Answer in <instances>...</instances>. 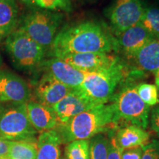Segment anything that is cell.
Wrapping results in <instances>:
<instances>
[{
	"label": "cell",
	"instance_id": "1",
	"mask_svg": "<svg viewBox=\"0 0 159 159\" xmlns=\"http://www.w3.org/2000/svg\"><path fill=\"white\" fill-rule=\"evenodd\" d=\"M52 52L54 57L74 53L117 51L116 40L99 24L85 21L65 27L55 36Z\"/></svg>",
	"mask_w": 159,
	"mask_h": 159
},
{
	"label": "cell",
	"instance_id": "2",
	"mask_svg": "<svg viewBox=\"0 0 159 159\" xmlns=\"http://www.w3.org/2000/svg\"><path fill=\"white\" fill-rule=\"evenodd\" d=\"M119 122L114 104H104L83 111L65 124L57 125L56 130L62 143L69 144L75 140H89L96 135L114 130Z\"/></svg>",
	"mask_w": 159,
	"mask_h": 159
},
{
	"label": "cell",
	"instance_id": "3",
	"mask_svg": "<svg viewBox=\"0 0 159 159\" xmlns=\"http://www.w3.org/2000/svg\"><path fill=\"white\" fill-rule=\"evenodd\" d=\"M124 75V67L118 61L108 69L86 73L83 83L77 89L94 105L107 104L114 97V92Z\"/></svg>",
	"mask_w": 159,
	"mask_h": 159
},
{
	"label": "cell",
	"instance_id": "4",
	"mask_svg": "<svg viewBox=\"0 0 159 159\" xmlns=\"http://www.w3.org/2000/svg\"><path fill=\"white\" fill-rule=\"evenodd\" d=\"M27 103L10 102L2 105L0 111V138L12 142H35L37 131L30 122Z\"/></svg>",
	"mask_w": 159,
	"mask_h": 159
},
{
	"label": "cell",
	"instance_id": "5",
	"mask_svg": "<svg viewBox=\"0 0 159 159\" xmlns=\"http://www.w3.org/2000/svg\"><path fill=\"white\" fill-rule=\"evenodd\" d=\"M5 46L13 65L18 69L30 70L43 62L46 49L20 29L7 37Z\"/></svg>",
	"mask_w": 159,
	"mask_h": 159
},
{
	"label": "cell",
	"instance_id": "6",
	"mask_svg": "<svg viewBox=\"0 0 159 159\" xmlns=\"http://www.w3.org/2000/svg\"><path fill=\"white\" fill-rule=\"evenodd\" d=\"M62 16L48 11H33L22 19L20 30L43 48L52 47Z\"/></svg>",
	"mask_w": 159,
	"mask_h": 159
},
{
	"label": "cell",
	"instance_id": "7",
	"mask_svg": "<svg viewBox=\"0 0 159 159\" xmlns=\"http://www.w3.org/2000/svg\"><path fill=\"white\" fill-rule=\"evenodd\" d=\"M134 83L125 85L118 94L114 97L115 107L119 121H126L139 128L146 129L149 123L150 106L139 97Z\"/></svg>",
	"mask_w": 159,
	"mask_h": 159
},
{
	"label": "cell",
	"instance_id": "8",
	"mask_svg": "<svg viewBox=\"0 0 159 159\" xmlns=\"http://www.w3.org/2000/svg\"><path fill=\"white\" fill-rule=\"evenodd\" d=\"M147 7L144 0H114L108 9L111 27L119 35L138 25Z\"/></svg>",
	"mask_w": 159,
	"mask_h": 159
},
{
	"label": "cell",
	"instance_id": "9",
	"mask_svg": "<svg viewBox=\"0 0 159 159\" xmlns=\"http://www.w3.org/2000/svg\"><path fill=\"white\" fill-rule=\"evenodd\" d=\"M83 72H94L108 69L119 61L114 55L102 52L74 53L57 57Z\"/></svg>",
	"mask_w": 159,
	"mask_h": 159
},
{
	"label": "cell",
	"instance_id": "10",
	"mask_svg": "<svg viewBox=\"0 0 159 159\" xmlns=\"http://www.w3.org/2000/svg\"><path fill=\"white\" fill-rule=\"evenodd\" d=\"M30 97L28 85L18 75L0 71V102L27 103Z\"/></svg>",
	"mask_w": 159,
	"mask_h": 159
},
{
	"label": "cell",
	"instance_id": "11",
	"mask_svg": "<svg viewBox=\"0 0 159 159\" xmlns=\"http://www.w3.org/2000/svg\"><path fill=\"white\" fill-rule=\"evenodd\" d=\"M95 106L81 94L77 89H72L64 98L52 107L59 124H65L69 119Z\"/></svg>",
	"mask_w": 159,
	"mask_h": 159
},
{
	"label": "cell",
	"instance_id": "12",
	"mask_svg": "<svg viewBox=\"0 0 159 159\" xmlns=\"http://www.w3.org/2000/svg\"><path fill=\"white\" fill-rule=\"evenodd\" d=\"M72 89L57 80L49 73L43 75L35 86V94L38 102L52 108Z\"/></svg>",
	"mask_w": 159,
	"mask_h": 159
},
{
	"label": "cell",
	"instance_id": "13",
	"mask_svg": "<svg viewBox=\"0 0 159 159\" xmlns=\"http://www.w3.org/2000/svg\"><path fill=\"white\" fill-rule=\"evenodd\" d=\"M155 39L140 24L122 32L118 35L117 50L133 59L139 51Z\"/></svg>",
	"mask_w": 159,
	"mask_h": 159
},
{
	"label": "cell",
	"instance_id": "14",
	"mask_svg": "<svg viewBox=\"0 0 159 159\" xmlns=\"http://www.w3.org/2000/svg\"><path fill=\"white\" fill-rule=\"evenodd\" d=\"M43 63L47 73L71 89L79 87L86 75L85 72L75 69L57 57H54Z\"/></svg>",
	"mask_w": 159,
	"mask_h": 159
},
{
	"label": "cell",
	"instance_id": "15",
	"mask_svg": "<svg viewBox=\"0 0 159 159\" xmlns=\"http://www.w3.org/2000/svg\"><path fill=\"white\" fill-rule=\"evenodd\" d=\"M26 108L30 122L36 131L42 133L57 128L58 121L52 108L38 102H27Z\"/></svg>",
	"mask_w": 159,
	"mask_h": 159
},
{
	"label": "cell",
	"instance_id": "16",
	"mask_svg": "<svg viewBox=\"0 0 159 159\" xmlns=\"http://www.w3.org/2000/svg\"><path fill=\"white\" fill-rule=\"evenodd\" d=\"M114 138L119 148L122 150H126L142 148L148 144L150 135L144 129L131 125L119 129Z\"/></svg>",
	"mask_w": 159,
	"mask_h": 159
},
{
	"label": "cell",
	"instance_id": "17",
	"mask_svg": "<svg viewBox=\"0 0 159 159\" xmlns=\"http://www.w3.org/2000/svg\"><path fill=\"white\" fill-rule=\"evenodd\" d=\"M61 143V136L56 130L42 132L37 139L35 159H60Z\"/></svg>",
	"mask_w": 159,
	"mask_h": 159
},
{
	"label": "cell",
	"instance_id": "18",
	"mask_svg": "<svg viewBox=\"0 0 159 159\" xmlns=\"http://www.w3.org/2000/svg\"><path fill=\"white\" fill-rule=\"evenodd\" d=\"M133 59L141 70L156 72L159 69V40L147 43Z\"/></svg>",
	"mask_w": 159,
	"mask_h": 159
},
{
	"label": "cell",
	"instance_id": "19",
	"mask_svg": "<svg viewBox=\"0 0 159 159\" xmlns=\"http://www.w3.org/2000/svg\"><path fill=\"white\" fill-rule=\"evenodd\" d=\"M19 8L16 0H0V35L8 36L16 30Z\"/></svg>",
	"mask_w": 159,
	"mask_h": 159
},
{
	"label": "cell",
	"instance_id": "20",
	"mask_svg": "<svg viewBox=\"0 0 159 159\" xmlns=\"http://www.w3.org/2000/svg\"><path fill=\"white\" fill-rule=\"evenodd\" d=\"M37 144L32 141L12 142L7 158L12 159H35Z\"/></svg>",
	"mask_w": 159,
	"mask_h": 159
},
{
	"label": "cell",
	"instance_id": "21",
	"mask_svg": "<svg viewBox=\"0 0 159 159\" xmlns=\"http://www.w3.org/2000/svg\"><path fill=\"white\" fill-rule=\"evenodd\" d=\"M155 39L159 40V8L147 7L139 23Z\"/></svg>",
	"mask_w": 159,
	"mask_h": 159
},
{
	"label": "cell",
	"instance_id": "22",
	"mask_svg": "<svg viewBox=\"0 0 159 159\" xmlns=\"http://www.w3.org/2000/svg\"><path fill=\"white\" fill-rule=\"evenodd\" d=\"M90 159H108L110 139L98 134L89 139Z\"/></svg>",
	"mask_w": 159,
	"mask_h": 159
},
{
	"label": "cell",
	"instance_id": "23",
	"mask_svg": "<svg viewBox=\"0 0 159 159\" xmlns=\"http://www.w3.org/2000/svg\"><path fill=\"white\" fill-rule=\"evenodd\" d=\"M66 159H90L89 140H75L65 149Z\"/></svg>",
	"mask_w": 159,
	"mask_h": 159
},
{
	"label": "cell",
	"instance_id": "24",
	"mask_svg": "<svg viewBox=\"0 0 159 159\" xmlns=\"http://www.w3.org/2000/svg\"><path fill=\"white\" fill-rule=\"evenodd\" d=\"M139 97L148 106L159 104L158 91L156 85L149 83H140L136 86Z\"/></svg>",
	"mask_w": 159,
	"mask_h": 159
},
{
	"label": "cell",
	"instance_id": "25",
	"mask_svg": "<svg viewBox=\"0 0 159 159\" xmlns=\"http://www.w3.org/2000/svg\"><path fill=\"white\" fill-rule=\"evenodd\" d=\"M141 159H159V140L154 139L142 147Z\"/></svg>",
	"mask_w": 159,
	"mask_h": 159
},
{
	"label": "cell",
	"instance_id": "26",
	"mask_svg": "<svg viewBox=\"0 0 159 159\" xmlns=\"http://www.w3.org/2000/svg\"><path fill=\"white\" fill-rule=\"evenodd\" d=\"M35 5L47 10L61 9L63 11V7L60 0H33Z\"/></svg>",
	"mask_w": 159,
	"mask_h": 159
},
{
	"label": "cell",
	"instance_id": "27",
	"mask_svg": "<svg viewBox=\"0 0 159 159\" xmlns=\"http://www.w3.org/2000/svg\"><path fill=\"white\" fill-rule=\"evenodd\" d=\"M122 149L117 145L114 136H111L109 142L108 159H121V154L122 152Z\"/></svg>",
	"mask_w": 159,
	"mask_h": 159
},
{
	"label": "cell",
	"instance_id": "28",
	"mask_svg": "<svg viewBox=\"0 0 159 159\" xmlns=\"http://www.w3.org/2000/svg\"><path fill=\"white\" fill-rule=\"evenodd\" d=\"M142 156V148H135L123 150L121 159H141Z\"/></svg>",
	"mask_w": 159,
	"mask_h": 159
},
{
	"label": "cell",
	"instance_id": "29",
	"mask_svg": "<svg viewBox=\"0 0 159 159\" xmlns=\"http://www.w3.org/2000/svg\"><path fill=\"white\" fill-rule=\"evenodd\" d=\"M151 127L159 135V105L152 109L151 113Z\"/></svg>",
	"mask_w": 159,
	"mask_h": 159
},
{
	"label": "cell",
	"instance_id": "30",
	"mask_svg": "<svg viewBox=\"0 0 159 159\" xmlns=\"http://www.w3.org/2000/svg\"><path fill=\"white\" fill-rule=\"evenodd\" d=\"M12 141L0 138V158H7Z\"/></svg>",
	"mask_w": 159,
	"mask_h": 159
},
{
	"label": "cell",
	"instance_id": "31",
	"mask_svg": "<svg viewBox=\"0 0 159 159\" xmlns=\"http://www.w3.org/2000/svg\"><path fill=\"white\" fill-rule=\"evenodd\" d=\"M62 4L63 11L66 12H70L71 11V3L70 0H60Z\"/></svg>",
	"mask_w": 159,
	"mask_h": 159
},
{
	"label": "cell",
	"instance_id": "32",
	"mask_svg": "<svg viewBox=\"0 0 159 159\" xmlns=\"http://www.w3.org/2000/svg\"><path fill=\"white\" fill-rule=\"evenodd\" d=\"M20 1L22 2L24 5H25L27 7H34L35 5V4L33 2V0H20Z\"/></svg>",
	"mask_w": 159,
	"mask_h": 159
},
{
	"label": "cell",
	"instance_id": "33",
	"mask_svg": "<svg viewBox=\"0 0 159 159\" xmlns=\"http://www.w3.org/2000/svg\"><path fill=\"white\" fill-rule=\"evenodd\" d=\"M155 82H156V87L159 89V69L155 72Z\"/></svg>",
	"mask_w": 159,
	"mask_h": 159
},
{
	"label": "cell",
	"instance_id": "34",
	"mask_svg": "<svg viewBox=\"0 0 159 159\" xmlns=\"http://www.w3.org/2000/svg\"><path fill=\"white\" fill-rule=\"evenodd\" d=\"M2 64V59L1 55H0V66H1Z\"/></svg>",
	"mask_w": 159,
	"mask_h": 159
},
{
	"label": "cell",
	"instance_id": "35",
	"mask_svg": "<svg viewBox=\"0 0 159 159\" xmlns=\"http://www.w3.org/2000/svg\"><path fill=\"white\" fill-rule=\"evenodd\" d=\"M2 159H12V158H2Z\"/></svg>",
	"mask_w": 159,
	"mask_h": 159
},
{
	"label": "cell",
	"instance_id": "36",
	"mask_svg": "<svg viewBox=\"0 0 159 159\" xmlns=\"http://www.w3.org/2000/svg\"><path fill=\"white\" fill-rule=\"evenodd\" d=\"M2 35H0V41H1V40H2Z\"/></svg>",
	"mask_w": 159,
	"mask_h": 159
},
{
	"label": "cell",
	"instance_id": "37",
	"mask_svg": "<svg viewBox=\"0 0 159 159\" xmlns=\"http://www.w3.org/2000/svg\"><path fill=\"white\" fill-rule=\"evenodd\" d=\"M1 107H2V105L0 104V111H1Z\"/></svg>",
	"mask_w": 159,
	"mask_h": 159
},
{
	"label": "cell",
	"instance_id": "38",
	"mask_svg": "<svg viewBox=\"0 0 159 159\" xmlns=\"http://www.w3.org/2000/svg\"><path fill=\"white\" fill-rule=\"evenodd\" d=\"M2 158H0V159H2Z\"/></svg>",
	"mask_w": 159,
	"mask_h": 159
}]
</instances>
